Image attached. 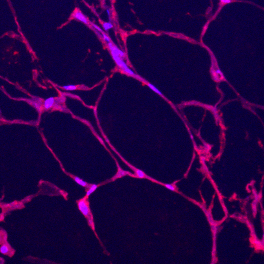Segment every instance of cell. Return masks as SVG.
<instances>
[{
    "label": "cell",
    "mask_w": 264,
    "mask_h": 264,
    "mask_svg": "<svg viewBox=\"0 0 264 264\" xmlns=\"http://www.w3.org/2000/svg\"><path fill=\"white\" fill-rule=\"evenodd\" d=\"M63 88L64 89L68 90V91H74L76 89L77 87L75 85H65L64 86Z\"/></svg>",
    "instance_id": "cell-12"
},
{
    "label": "cell",
    "mask_w": 264,
    "mask_h": 264,
    "mask_svg": "<svg viewBox=\"0 0 264 264\" xmlns=\"http://www.w3.org/2000/svg\"><path fill=\"white\" fill-rule=\"evenodd\" d=\"M103 27H104V30L105 31H107L108 30H109L110 28L113 27V25L111 23L106 22L103 24Z\"/></svg>",
    "instance_id": "cell-13"
},
{
    "label": "cell",
    "mask_w": 264,
    "mask_h": 264,
    "mask_svg": "<svg viewBox=\"0 0 264 264\" xmlns=\"http://www.w3.org/2000/svg\"><path fill=\"white\" fill-rule=\"evenodd\" d=\"M30 103L33 106L35 107L36 109L38 110V111L39 112L41 111L42 108V102H41V100H31Z\"/></svg>",
    "instance_id": "cell-6"
},
{
    "label": "cell",
    "mask_w": 264,
    "mask_h": 264,
    "mask_svg": "<svg viewBox=\"0 0 264 264\" xmlns=\"http://www.w3.org/2000/svg\"><path fill=\"white\" fill-rule=\"evenodd\" d=\"M73 17L74 18L76 19V20H77L78 21L82 22L85 23V24H88V22L87 18H86L80 11L79 10L76 11L73 14Z\"/></svg>",
    "instance_id": "cell-3"
},
{
    "label": "cell",
    "mask_w": 264,
    "mask_h": 264,
    "mask_svg": "<svg viewBox=\"0 0 264 264\" xmlns=\"http://www.w3.org/2000/svg\"><path fill=\"white\" fill-rule=\"evenodd\" d=\"M55 102V99L54 97H51L50 98H48L45 100L43 104V106L45 109H50L53 106Z\"/></svg>",
    "instance_id": "cell-4"
},
{
    "label": "cell",
    "mask_w": 264,
    "mask_h": 264,
    "mask_svg": "<svg viewBox=\"0 0 264 264\" xmlns=\"http://www.w3.org/2000/svg\"><path fill=\"white\" fill-rule=\"evenodd\" d=\"M135 174H136V176L140 178H143L146 177V175L144 173L142 170H141L140 169H136Z\"/></svg>",
    "instance_id": "cell-9"
},
{
    "label": "cell",
    "mask_w": 264,
    "mask_h": 264,
    "mask_svg": "<svg viewBox=\"0 0 264 264\" xmlns=\"http://www.w3.org/2000/svg\"><path fill=\"white\" fill-rule=\"evenodd\" d=\"M97 185L96 184H93L92 185H91L89 188H88V189L87 190V191H86V197H87L89 196L91 194L93 193V192H94L96 189H97Z\"/></svg>",
    "instance_id": "cell-7"
},
{
    "label": "cell",
    "mask_w": 264,
    "mask_h": 264,
    "mask_svg": "<svg viewBox=\"0 0 264 264\" xmlns=\"http://www.w3.org/2000/svg\"><path fill=\"white\" fill-rule=\"evenodd\" d=\"M92 25H93V27H94L95 28V29L96 30L98 31V32H100V33H104V32H103V31H102V29H100V28L99 27H98V26H97V25H96L95 24H93Z\"/></svg>",
    "instance_id": "cell-16"
},
{
    "label": "cell",
    "mask_w": 264,
    "mask_h": 264,
    "mask_svg": "<svg viewBox=\"0 0 264 264\" xmlns=\"http://www.w3.org/2000/svg\"><path fill=\"white\" fill-rule=\"evenodd\" d=\"M9 251V247L6 245H3L1 247V248H0V252H1V253L2 254H6L8 253V252Z\"/></svg>",
    "instance_id": "cell-10"
},
{
    "label": "cell",
    "mask_w": 264,
    "mask_h": 264,
    "mask_svg": "<svg viewBox=\"0 0 264 264\" xmlns=\"http://www.w3.org/2000/svg\"><path fill=\"white\" fill-rule=\"evenodd\" d=\"M127 174H128V173L127 172L125 171V170L121 169V168L118 167V171L117 172V174L114 176L113 178V179L115 180L117 178H121V177L125 176V175Z\"/></svg>",
    "instance_id": "cell-5"
},
{
    "label": "cell",
    "mask_w": 264,
    "mask_h": 264,
    "mask_svg": "<svg viewBox=\"0 0 264 264\" xmlns=\"http://www.w3.org/2000/svg\"><path fill=\"white\" fill-rule=\"evenodd\" d=\"M109 47L110 51L112 54L113 58L115 62H116L117 65L125 73L128 74V75L135 76L136 74L134 73L132 69L129 68L126 64L125 63L123 58L125 56L124 53L120 50L118 47L113 45L111 42H109L107 44Z\"/></svg>",
    "instance_id": "cell-1"
},
{
    "label": "cell",
    "mask_w": 264,
    "mask_h": 264,
    "mask_svg": "<svg viewBox=\"0 0 264 264\" xmlns=\"http://www.w3.org/2000/svg\"><path fill=\"white\" fill-rule=\"evenodd\" d=\"M263 240H264V242H263V243H264V233L263 234Z\"/></svg>",
    "instance_id": "cell-20"
},
{
    "label": "cell",
    "mask_w": 264,
    "mask_h": 264,
    "mask_svg": "<svg viewBox=\"0 0 264 264\" xmlns=\"http://www.w3.org/2000/svg\"><path fill=\"white\" fill-rule=\"evenodd\" d=\"M165 186L166 187L167 189H169V190L172 191H176V187H175V186L173 184H165Z\"/></svg>",
    "instance_id": "cell-14"
},
{
    "label": "cell",
    "mask_w": 264,
    "mask_h": 264,
    "mask_svg": "<svg viewBox=\"0 0 264 264\" xmlns=\"http://www.w3.org/2000/svg\"><path fill=\"white\" fill-rule=\"evenodd\" d=\"M102 38H103V39L104 40V41H106L108 43L111 42V40H110V38L109 37H108L107 36L106 34H105L104 33H102Z\"/></svg>",
    "instance_id": "cell-15"
},
{
    "label": "cell",
    "mask_w": 264,
    "mask_h": 264,
    "mask_svg": "<svg viewBox=\"0 0 264 264\" xmlns=\"http://www.w3.org/2000/svg\"><path fill=\"white\" fill-rule=\"evenodd\" d=\"M148 87H149L151 90H153V91H154V92H155L156 93H157V94H159V95H163V94L162 93V92H160V91L159 90H158L157 88L155 86H154L153 85H152V84L148 83Z\"/></svg>",
    "instance_id": "cell-11"
},
{
    "label": "cell",
    "mask_w": 264,
    "mask_h": 264,
    "mask_svg": "<svg viewBox=\"0 0 264 264\" xmlns=\"http://www.w3.org/2000/svg\"><path fill=\"white\" fill-rule=\"evenodd\" d=\"M74 181H75L76 183L77 184H78L79 185L82 186L83 187H87L88 186V185H87V183H86V182H85V181H84L83 180L80 178L78 177L75 176V177H74Z\"/></svg>",
    "instance_id": "cell-8"
},
{
    "label": "cell",
    "mask_w": 264,
    "mask_h": 264,
    "mask_svg": "<svg viewBox=\"0 0 264 264\" xmlns=\"http://www.w3.org/2000/svg\"><path fill=\"white\" fill-rule=\"evenodd\" d=\"M215 72H216V73L217 74H220V75H223V74H222V72L220 71L219 70V69H217V70Z\"/></svg>",
    "instance_id": "cell-18"
},
{
    "label": "cell",
    "mask_w": 264,
    "mask_h": 264,
    "mask_svg": "<svg viewBox=\"0 0 264 264\" xmlns=\"http://www.w3.org/2000/svg\"><path fill=\"white\" fill-rule=\"evenodd\" d=\"M221 2L223 3H230L232 1H230V0H222Z\"/></svg>",
    "instance_id": "cell-17"
},
{
    "label": "cell",
    "mask_w": 264,
    "mask_h": 264,
    "mask_svg": "<svg viewBox=\"0 0 264 264\" xmlns=\"http://www.w3.org/2000/svg\"><path fill=\"white\" fill-rule=\"evenodd\" d=\"M106 12H107V13L108 16H109V18H110V12H109V9H107Z\"/></svg>",
    "instance_id": "cell-19"
},
{
    "label": "cell",
    "mask_w": 264,
    "mask_h": 264,
    "mask_svg": "<svg viewBox=\"0 0 264 264\" xmlns=\"http://www.w3.org/2000/svg\"><path fill=\"white\" fill-rule=\"evenodd\" d=\"M77 206L79 210L82 214L86 217H87L88 219L92 218V217L91 218V213L89 206H88V201L86 200L85 198L79 200L77 203Z\"/></svg>",
    "instance_id": "cell-2"
}]
</instances>
